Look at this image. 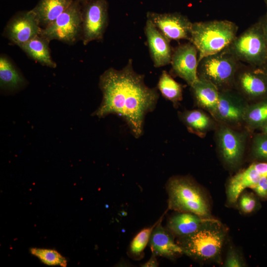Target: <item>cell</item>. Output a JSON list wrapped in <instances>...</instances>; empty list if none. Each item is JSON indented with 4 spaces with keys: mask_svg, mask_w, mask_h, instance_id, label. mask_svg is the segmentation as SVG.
Returning a JSON list of instances; mask_svg holds the SVG:
<instances>
[{
    "mask_svg": "<svg viewBox=\"0 0 267 267\" xmlns=\"http://www.w3.org/2000/svg\"><path fill=\"white\" fill-rule=\"evenodd\" d=\"M144 76L136 73L130 59L122 69L110 68L99 78L102 100L93 113L99 118L113 114L121 117L135 138L143 133L145 115L155 108L159 97L157 88H149Z\"/></svg>",
    "mask_w": 267,
    "mask_h": 267,
    "instance_id": "6da1fadb",
    "label": "cell"
},
{
    "mask_svg": "<svg viewBox=\"0 0 267 267\" xmlns=\"http://www.w3.org/2000/svg\"><path fill=\"white\" fill-rule=\"evenodd\" d=\"M237 31L238 26L226 20L192 23L189 41L197 49L198 63L205 57L227 48Z\"/></svg>",
    "mask_w": 267,
    "mask_h": 267,
    "instance_id": "7a4b0ae2",
    "label": "cell"
},
{
    "mask_svg": "<svg viewBox=\"0 0 267 267\" xmlns=\"http://www.w3.org/2000/svg\"><path fill=\"white\" fill-rule=\"evenodd\" d=\"M225 232L219 222L211 219L194 233L179 238L178 244L183 253L192 259L207 261L221 253Z\"/></svg>",
    "mask_w": 267,
    "mask_h": 267,
    "instance_id": "3957f363",
    "label": "cell"
},
{
    "mask_svg": "<svg viewBox=\"0 0 267 267\" xmlns=\"http://www.w3.org/2000/svg\"><path fill=\"white\" fill-rule=\"evenodd\" d=\"M168 208L177 212H189L210 218L209 203L201 190L192 180L185 177H174L166 184Z\"/></svg>",
    "mask_w": 267,
    "mask_h": 267,
    "instance_id": "277c9868",
    "label": "cell"
},
{
    "mask_svg": "<svg viewBox=\"0 0 267 267\" xmlns=\"http://www.w3.org/2000/svg\"><path fill=\"white\" fill-rule=\"evenodd\" d=\"M227 49L239 61L262 66L267 61V44L262 22L236 36Z\"/></svg>",
    "mask_w": 267,
    "mask_h": 267,
    "instance_id": "5b68a950",
    "label": "cell"
},
{
    "mask_svg": "<svg viewBox=\"0 0 267 267\" xmlns=\"http://www.w3.org/2000/svg\"><path fill=\"white\" fill-rule=\"evenodd\" d=\"M239 61L226 49L205 57L199 62L198 77L214 84L220 90L229 87L234 81Z\"/></svg>",
    "mask_w": 267,
    "mask_h": 267,
    "instance_id": "8992f818",
    "label": "cell"
},
{
    "mask_svg": "<svg viewBox=\"0 0 267 267\" xmlns=\"http://www.w3.org/2000/svg\"><path fill=\"white\" fill-rule=\"evenodd\" d=\"M82 4L74 0L70 6L44 28L40 35L49 41L58 40L73 44L82 40Z\"/></svg>",
    "mask_w": 267,
    "mask_h": 267,
    "instance_id": "52a82bcc",
    "label": "cell"
},
{
    "mask_svg": "<svg viewBox=\"0 0 267 267\" xmlns=\"http://www.w3.org/2000/svg\"><path fill=\"white\" fill-rule=\"evenodd\" d=\"M82 4V36L84 45L103 38L108 25L106 0H89Z\"/></svg>",
    "mask_w": 267,
    "mask_h": 267,
    "instance_id": "ba28073f",
    "label": "cell"
},
{
    "mask_svg": "<svg viewBox=\"0 0 267 267\" xmlns=\"http://www.w3.org/2000/svg\"><path fill=\"white\" fill-rule=\"evenodd\" d=\"M146 17L170 41H189L192 23L186 16L178 12L148 11Z\"/></svg>",
    "mask_w": 267,
    "mask_h": 267,
    "instance_id": "9c48e42d",
    "label": "cell"
},
{
    "mask_svg": "<svg viewBox=\"0 0 267 267\" xmlns=\"http://www.w3.org/2000/svg\"><path fill=\"white\" fill-rule=\"evenodd\" d=\"M198 53L190 42L177 46L172 52V72L184 80L191 87L198 80Z\"/></svg>",
    "mask_w": 267,
    "mask_h": 267,
    "instance_id": "30bf717a",
    "label": "cell"
},
{
    "mask_svg": "<svg viewBox=\"0 0 267 267\" xmlns=\"http://www.w3.org/2000/svg\"><path fill=\"white\" fill-rule=\"evenodd\" d=\"M42 28L31 10L15 14L8 22L3 34L19 46L40 35Z\"/></svg>",
    "mask_w": 267,
    "mask_h": 267,
    "instance_id": "8fae6325",
    "label": "cell"
},
{
    "mask_svg": "<svg viewBox=\"0 0 267 267\" xmlns=\"http://www.w3.org/2000/svg\"><path fill=\"white\" fill-rule=\"evenodd\" d=\"M144 33L154 66L159 68L170 64L173 52L170 41L148 19Z\"/></svg>",
    "mask_w": 267,
    "mask_h": 267,
    "instance_id": "7c38bea8",
    "label": "cell"
},
{
    "mask_svg": "<svg viewBox=\"0 0 267 267\" xmlns=\"http://www.w3.org/2000/svg\"><path fill=\"white\" fill-rule=\"evenodd\" d=\"M218 137L219 149L223 160L229 165L237 164L243 154V136L228 127H223L220 129Z\"/></svg>",
    "mask_w": 267,
    "mask_h": 267,
    "instance_id": "4fadbf2b",
    "label": "cell"
},
{
    "mask_svg": "<svg viewBox=\"0 0 267 267\" xmlns=\"http://www.w3.org/2000/svg\"><path fill=\"white\" fill-rule=\"evenodd\" d=\"M149 243L152 254L156 256L173 259L183 254L180 246L174 241L172 234L162 226L161 221L156 222Z\"/></svg>",
    "mask_w": 267,
    "mask_h": 267,
    "instance_id": "5bb4252c",
    "label": "cell"
},
{
    "mask_svg": "<svg viewBox=\"0 0 267 267\" xmlns=\"http://www.w3.org/2000/svg\"><path fill=\"white\" fill-rule=\"evenodd\" d=\"M177 212L168 219L166 228L172 235L179 238L194 233L211 219L191 213Z\"/></svg>",
    "mask_w": 267,
    "mask_h": 267,
    "instance_id": "9a60e30c",
    "label": "cell"
},
{
    "mask_svg": "<svg viewBox=\"0 0 267 267\" xmlns=\"http://www.w3.org/2000/svg\"><path fill=\"white\" fill-rule=\"evenodd\" d=\"M246 108L240 98L232 93L220 92L215 116L224 122L237 123L243 120Z\"/></svg>",
    "mask_w": 267,
    "mask_h": 267,
    "instance_id": "2e32d148",
    "label": "cell"
},
{
    "mask_svg": "<svg viewBox=\"0 0 267 267\" xmlns=\"http://www.w3.org/2000/svg\"><path fill=\"white\" fill-rule=\"evenodd\" d=\"M238 84L241 90L249 97L267 95V78L261 69L242 72L238 76Z\"/></svg>",
    "mask_w": 267,
    "mask_h": 267,
    "instance_id": "e0dca14e",
    "label": "cell"
},
{
    "mask_svg": "<svg viewBox=\"0 0 267 267\" xmlns=\"http://www.w3.org/2000/svg\"><path fill=\"white\" fill-rule=\"evenodd\" d=\"M191 88L197 104L215 116L220 94L218 88L210 81L199 77Z\"/></svg>",
    "mask_w": 267,
    "mask_h": 267,
    "instance_id": "ac0fdd59",
    "label": "cell"
},
{
    "mask_svg": "<svg viewBox=\"0 0 267 267\" xmlns=\"http://www.w3.org/2000/svg\"><path fill=\"white\" fill-rule=\"evenodd\" d=\"M74 0H40L31 10L42 28L53 21Z\"/></svg>",
    "mask_w": 267,
    "mask_h": 267,
    "instance_id": "d6986e66",
    "label": "cell"
},
{
    "mask_svg": "<svg viewBox=\"0 0 267 267\" xmlns=\"http://www.w3.org/2000/svg\"><path fill=\"white\" fill-rule=\"evenodd\" d=\"M49 41L45 38L38 35L19 47L31 58L43 65L54 68L56 63L52 59Z\"/></svg>",
    "mask_w": 267,
    "mask_h": 267,
    "instance_id": "ffe728a7",
    "label": "cell"
},
{
    "mask_svg": "<svg viewBox=\"0 0 267 267\" xmlns=\"http://www.w3.org/2000/svg\"><path fill=\"white\" fill-rule=\"evenodd\" d=\"M25 83L24 79L6 55L0 57V83L2 88L14 89Z\"/></svg>",
    "mask_w": 267,
    "mask_h": 267,
    "instance_id": "44dd1931",
    "label": "cell"
},
{
    "mask_svg": "<svg viewBox=\"0 0 267 267\" xmlns=\"http://www.w3.org/2000/svg\"><path fill=\"white\" fill-rule=\"evenodd\" d=\"M157 88L162 96L174 105L182 98V88L166 71H163L159 78Z\"/></svg>",
    "mask_w": 267,
    "mask_h": 267,
    "instance_id": "7402d4cb",
    "label": "cell"
},
{
    "mask_svg": "<svg viewBox=\"0 0 267 267\" xmlns=\"http://www.w3.org/2000/svg\"><path fill=\"white\" fill-rule=\"evenodd\" d=\"M180 115L188 130L193 133L203 134L210 128L211 124L209 117L201 110H188L180 113Z\"/></svg>",
    "mask_w": 267,
    "mask_h": 267,
    "instance_id": "603a6c76",
    "label": "cell"
},
{
    "mask_svg": "<svg viewBox=\"0 0 267 267\" xmlns=\"http://www.w3.org/2000/svg\"><path fill=\"white\" fill-rule=\"evenodd\" d=\"M243 120L253 128L267 125V100L246 106Z\"/></svg>",
    "mask_w": 267,
    "mask_h": 267,
    "instance_id": "cb8c5ba5",
    "label": "cell"
},
{
    "mask_svg": "<svg viewBox=\"0 0 267 267\" xmlns=\"http://www.w3.org/2000/svg\"><path fill=\"white\" fill-rule=\"evenodd\" d=\"M156 223L153 226L142 229L134 237L129 248V254L132 257L137 259L142 257L143 251L149 242L151 233Z\"/></svg>",
    "mask_w": 267,
    "mask_h": 267,
    "instance_id": "d4e9b609",
    "label": "cell"
},
{
    "mask_svg": "<svg viewBox=\"0 0 267 267\" xmlns=\"http://www.w3.org/2000/svg\"><path fill=\"white\" fill-rule=\"evenodd\" d=\"M30 252L46 265L61 267H66L67 265L66 258L55 250L33 248L30 249Z\"/></svg>",
    "mask_w": 267,
    "mask_h": 267,
    "instance_id": "484cf974",
    "label": "cell"
},
{
    "mask_svg": "<svg viewBox=\"0 0 267 267\" xmlns=\"http://www.w3.org/2000/svg\"><path fill=\"white\" fill-rule=\"evenodd\" d=\"M252 152L257 159L267 160V134L256 135L253 140Z\"/></svg>",
    "mask_w": 267,
    "mask_h": 267,
    "instance_id": "4316f807",
    "label": "cell"
},
{
    "mask_svg": "<svg viewBox=\"0 0 267 267\" xmlns=\"http://www.w3.org/2000/svg\"><path fill=\"white\" fill-rule=\"evenodd\" d=\"M241 210L245 213H251L256 206V201L253 196L244 194L241 196L239 201Z\"/></svg>",
    "mask_w": 267,
    "mask_h": 267,
    "instance_id": "83f0119b",
    "label": "cell"
},
{
    "mask_svg": "<svg viewBox=\"0 0 267 267\" xmlns=\"http://www.w3.org/2000/svg\"><path fill=\"white\" fill-rule=\"evenodd\" d=\"M244 265L243 261L237 253L233 249L230 250L225 261L224 266L227 267H240Z\"/></svg>",
    "mask_w": 267,
    "mask_h": 267,
    "instance_id": "f1b7e54d",
    "label": "cell"
},
{
    "mask_svg": "<svg viewBox=\"0 0 267 267\" xmlns=\"http://www.w3.org/2000/svg\"><path fill=\"white\" fill-rule=\"evenodd\" d=\"M251 188L260 197H267V177H262Z\"/></svg>",
    "mask_w": 267,
    "mask_h": 267,
    "instance_id": "f546056e",
    "label": "cell"
},
{
    "mask_svg": "<svg viewBox=\"0 0 267 267\" xmlns=\"http://www.w3.org/2000/svg\"><path fill=\"white\" fill-rule=\"evenodd\" d=\"M251 165L261 178L267 177V162L255 163Z\"/></svg>",
    "mask_w": 267,
    "mask_h": 267,
    "instance_id": "4dcf8cb0",
    "label": "cell"
},
{
    "mask_svg": "<svg viewBox=\"0 0 267 267\" xmlns=\"http://www.w3.org/2000/svg\"><path fill=\"white\" fill-rule=\"evenodd\" d=\"M155 255L152 254L151 258L145 264L142 266V267H157L158 264L155 258Z\"/></svg>",
    "mask_w": 267,
    "mask_h": 267,
    "instance_id": "1f68e13d",
    "label": "cell"
},
{
    "mask_svg": "<svg viewBox=\"0 0 267 267\" xmlns=\"http://www.w3.org/2000/svg\"><path fill=\"white\" fill-rule=\"evenodd\" d=\"M262 23L266 42L267 44V20L266 21V22H262Z\"/></svg>",
    "mask_w": 267,
    "mask_h": 267,
    "instance_id": "d6a6232c",
    "label": "cell"
},
{
    "mask_svg": "<svg viewBox=\"0 0 267 267\" xmlns=\"http://www.w3.org/2000/svg\"><path fill=\"white\" fill-rule=\"evenodd\" d=\"M261 67V68H260L264 73V74L265 75L266 78H267V62L263 64Z\"/></svg>",
    "mask_w": 267,
    "mask_h": 267,
    "instance_id": "836d02e7",
    "label": "cell"
},
{
    "mask_svg": "<svg viewBox=\"0 0 267 267\" xmlns=\"http://www.w3.org/2000/svg\"><path fill=\"white\" fill-rule=\"evenodd\" d=\"M262 130L263 132V134H267V125H265L262 128Z\"/></svg>",
    "mask_w": 267,
    "mask_h": 267,
    "instance_id": "e575fe53",
    "label": "cell"
},
{
    "mask_svg": "<svg viewBox=\"0 0 267 267\" xmlns=\"http://www.w3.org/2000/svg\"><path fill=\"white\" fill-rule=\"evenodd\" d=\"M79 0L82 3H83L89 0Z\"/></svg>",
    "mask_w": 267,
    "mask_h": 267,
    "instance_id": "d590c367",
    "label": "cell"
},
{
    "mask_svg": "<svg viewBox=\"0 0 267 267\" xmlns=\"http://www.w3.org/2000/svg\"><path fill=\"white\" fill-rule=\"evenodd\" d=\"M265 1H266V2L267 3V0H265Z\"/></svg>",
    "mask_w": 267,
    "mask_h": 267,
    "instance_id": "8d00e7d4",
    "label": "cell"
}]
</instances>
